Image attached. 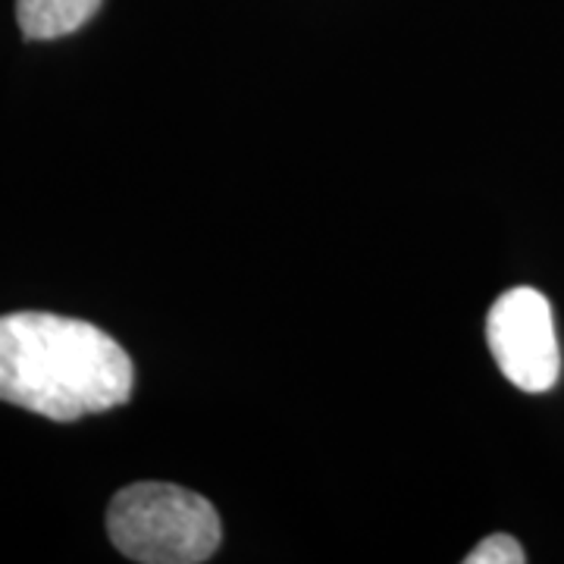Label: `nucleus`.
Wrapping results in <instances>:
<instances>
[{
    "mask_svg": "<svg viewBox=\"0 0 564 564\" xmlns=\"http://www.w3.org/2000/svg\"><path fill=\"white\" fill-rule=\"evenodd\" d=\"M135 367L95 323L17 311L0 317V402L73 423L129 402Z\"/></svg>",
    "mask_w": 564,
    "mask_h": 564,
    "instance_id": "obj_1",
    "label": "nucleus"
},
{
    "mask_svg": "<svg viewBox=\"0 0 564 564\" xmlns=\"http://www.w3.org/2000/svg\"><path fill=\"white\" fill-rule=\"evenodd\" d=\"M104 0H17L25 41H54L79 32L85 22L101 10Z\"/></svg>",
    "mask_w": 564,
    "mask_h": 564,
    "instance_id": "obj_4",
    "label": "nucleus"
},
{
    "mask_svg": "<svg viewBox=\"0 0 564 564\" xmlns=\"http://www.w3.org/2000/svg\"><path fill=\"white\" fill-rule=\"evenodd\" d=\"M107 536L141 564L207 562L223 540L217 508L176 484H132L107 508Z\"/></svg>",
    "mask_w": 564,
    "mask_h": 564,
    "instance_id": "obj_2",
    "label": "nucleus"
},
{
    "mask_svg": "<svg viewBox=\"0 0 564 564\" xmlns=\"http://www.w3.org/2000/svg\"><path fill=\"white\" fill-rule=\"evenodd\" d=\"M486 343L505 380L521 392L540 395L558 383L562 351L543 292L521 285L499 295L486 317Z\"/></svg>",
    "mask_w": 564,
    "mask_h": 564,
    "instance_id": "obj_3",
    "label": "nucleus"
},
{
    "mask_svg": "<svg viewBox=\"0 0 564 564\" xmlns=\"http://www.w3.org/2000/svg\"><path fill=\"white\" fill-rule=\"evenodd\" d=\"M527 555L521 543L508 533H492L484 543L474 545L470 555H464V564H524Z\"/></svg>",
    "mask_w": 564,
    "mask_h": 564,
    "instance_id": "obj_5",
    "label": "nucleus"
}]
</instances>
